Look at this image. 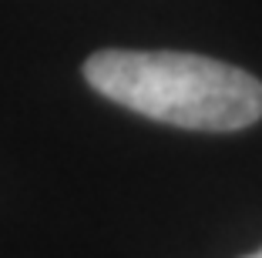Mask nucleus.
<instances>
[{"mask_svg":"<svg viewBox=\"0 0 262 258\" xmlns=\"http://www.w3.org/2000/svg\"><path fill=\"white\" fill-rule=\"evenodd\" d=\"M249 258H262V248H259V251H255V255H249Z\"/></svg>","mask_w":262,"mask_h":258,"instance_id":"obj_2","label":"nucleus"},{"mask_svg":"<svg viewBox=\"0 0 262 258\" xmlns=\"http://www.w3.org/2000/svg\"><path fill=\"white\" fill-rule=\"evenodd\" d=\"M98 94L155 121L239 131L262 118V81L232 64L178 51H98L84 61Z\"/></svg>","mask_w":262,"mask_h":258,"instance_id":"obj_1","label":"nucleus"}]
</instances>
